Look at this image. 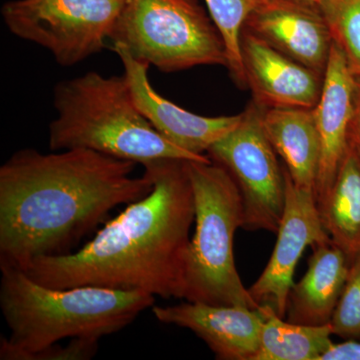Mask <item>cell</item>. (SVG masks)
<instances>
[{
    "mask_svg": "<svg viewBox=\"0 0 360 360\" xmlns=\"http://www.w3.org/2000/svg\"><path fill=\"white\" fill-rule=\"evenodd\" d=\"M137 163L85 148L21 149L0 167V269L71 253L116 206L146 198L153 180Z\"/></svg>",
    "mask_w": 360,
    "mask_h": 360,
    "instance_id": "obj_1",
    "label": "cell"
},
{
    "mask_svg": "<svg viewBox=\"0 0 360 360\" xmlns=\"http://www.w3.org/2000/svg\"><path fill=\"white\" fill-rule=\"evenodd\" d=\"M187 161L161 160L143 165L153 180L148 195L127 205L84 248L37 258L22 271L56 290L99 286L182 300L195 219Z\"/></svg>",
    "mask_w": 360,
    "mask_h": 360,
    "instance_id": "obj_2",
    "label": "cell"
},
{
    "mask_svg": "<svg viewBox=\"0 0 360 360\" xmlns=\"http://www.w3.org/2000/svg\"><path fill=\"white\" fill-rule=\"evenodd\" d=\"M0 309L11 330L1 338L0 359L13 352H37L65 338L101 340L127 328L155 296L99 286L56 290L22 270L0 269Z\"/></svg>",
    "mask_w": 360,
    "mask_h": 360,
    "instance_id": "obj_3",
    "label": "cell"
},
{
    "mask_svg": "<svg viewBox=\"0 0 360 360\" xmlns=\"http://www.w3.org/2000/svg\"><path fill=\"white\" fill-rule=\"evenodd\" d=\"M58 117L49 124L52 151L85 148L142 165L161 160L210 161L168 141L135 105L124 75L96 71L56 84Z\"/></svg>",
    "mask_w": 360,
    "mask_h": 360,
    "instance_id": "obj_4",
    "label": "cell"
},
{
    "mask_svg": "<svg viewBox=\"0 0 360 360\" xmlns=\"http://www.w3.org/2000/svg\"><path fill=\"white\" fill-rule=\"evenodd\" d=\"M195 205V231L187 252L184 298L217 307L258 309L239 276L234 234L243 227V200L231 175L214 161L186 162Z\"/></svg>",
    "mask_w": 360,
    "mask_h": 360,
    "instance_id": "obj_5",
    "label": "cell"
},
{
    "mask_svg": "<svg viewBox=\"0 0 360 360\" xmlns=\"http://www.w3.org/2000/svg\"><path fill=\"white\" fill-rule=\"evenodd\" d=\"M110 40L162 72L227 68L224 39L198 0H127Z\"/></svg>",
    "mask_w": 360,
    "mask_h": 360,
    "instance_id": "obj_6",
    "label": "cell"
},
{
    "mask_svg": "<svg viewBox=\"0 0 360 360\" xmlns=\"http://www.w3.org/2000/svg\"><path fill=\"white\" fill-rule=\"evenodd\" d=\"M127 0H11L1 8L9 32L47 49L70 68L111 39Z\"/></svg>",
    "mask_w": 360,
    "mask_h": 360,
    "instance_id": "obj_7",
    "label": "cell"
},
{
    "mask_svg": "<svg viewBox=\"0 0 360 360\" xmlns=\"http://www.w3.org/2000/svg\"><path fill=\"white\" fill-rule=\"evenodd\" d=\"M255 101L238 124L215 142L206 155L231 175L243 200L245 231L276 233L285 205V176L262 123Z\"/></svg>",
    "mask_w": 360,
    "mask_h": 360,
    "instance_id": "obj_8",
    "label": "cell"
},
{
    "mask_svg": "<svg viewBox=\"0 0 360 360\" xmlns=\"http://www.w3.org/2000/svg\"><path fill=\"white\" fill-rule=\"evenodd\" d=\"M283 170L285 205L276 246L264 272L248 291L258 304L269 305L285 319L293 274L303 251L330 238L322 224L314 191L296 186L284 167Z\"/></svg>",
    "mask_w": 360,
    "mask_h": 360,
    "instance_id": "obj_9",
    "label": "cell"
},
{
    "mask_svg": "<svg viewBox=\"0 0 360 360\" xmlns=\"http://www.w3.org/2000/svg\"><path fill=\"white\" fill-rule=\"evenodd\" d=\"M122 60L135 105L149 123L168 141L195 155H206L215 142L231 132L241 120V113L206 117L176 105L151 86L148 63L134 58L122 44H112Z\"/></svg>",
    "mask_w": 360,
    "mask_h": 360,
    "instance_id": "obj_10",
    "label": "cell"
},
{
    "mask_svg": "<svg viewBox=\"0 0 360 360\" xmlns=\"http://www.w3.org/2000/svg\"><path fill=\"white\" fill-rule=\"evenodd\" d=\"M243 30L324 77L333 40L319 4L264 0L248 16Z\"/></svg>",
    "mask_w": 360,
    "mask_h": 360,
    "instance_id": "obj_11",
    "label": "cell"
},
{
    "mask_svg": "<svg viewBox=\"0 0 360 360\" xmlns=\"http://www.w3.org/2000/svg\"><path fill=\"white\" fill-rule=\"evenodd\" d=\"M241 58L246 86L262 108L312 110L321 96L324 77L300 65L243 30Z\"/></svg>",
    "mask_w": 360,
    "mask_h": 360,
    "instance_id": "obj_12",
    "label": "cell"
},
{
    "mask_svg": "<svg viewBox=\"0 0 360 360\" xmlns=\"http://www.w3.org/2000/svg\"><path fill=\"white\" fill-rule=\"evenodd\" d=\"M161 323L189 329L219 360H253L259 347L264 315L259 309L182 302L153 307Z\"/></svg>",
    "mask_w": 360,
    "mask_h": 360,
    "instance_id": "obj_13",
    "label": "cell"
},
{
    "mask_svg": "<svg viewBox=\"0 0 360 360\" xmlns=\"http://www.w3.org/2000/svg\"><path fill=\"white\" fill-rule=\"evenodd\" d=\"M355 86L356 77L348 68L343 52L333 42L321 96L312 110L321 144V160L314 188L317 205L330 191L347 151L354 115Z\"/></svg>",
    "mask_w": 360,
    "mask_h": 360,
    "instance_id": "obj_14",
    "label": "cell"
},
{
    "mask_svg": "<svg viewBox=\"0 0 360 360\" xmlns=\"http://www.w3.org/2000/svg\"><path fill=\"white\" fill-rule=\"evenodd\" d=\"M350 264L347 253L331 239L314 245L307 272L288 295L286 321L304 326L330 323Z\"/></svg>",
    "mask_w": 360,
    "mask_h": 360,
    "instance_id": "obj_15",
    "label": "cell"
},
{
    "mask_svg": "<svg viewBox=\"0 0 360 360\" xmlns=\"http://www.w3.org/2000/svg\"><path fill=\"white\" fill-rule=\"evenodd\" d=\"M312 110L262 108V123L293 184L314 193L321 144Z\"/></svg>",
    "mask_w": 360,
    "mask_h": 360,
    "instance_id": "obj_16",
    "label": "cell"
},
{
    "mask_svg": "<svg viewBox=\"0 0 360 360\" xmlns=\"http://www.w3.org/2000/svg\"><path fill=\"white\" fill-rule=\"evenodd\" d=\"M329 238L350 262L360 255V155L348 141L330 191L317 205Z\"/></svg>",
    "mask_w": 360,
    "mask_h": 360,
    "instance_id": "obj_17",
    "label": "cell"
},
{
    "mask_svg": "<svg viewBox=\"0 0 360 360\" xmlns=\"http://www.w3.org/2000/svg\"><path fill=\"white\" fill-rule=\"evenodd\" d=\"M264 315L259 347L253 360H321L333 347L330 323L304 326L284 321L269 305L258 307Z\"/></svg>",
    "mask_w": 360,
    "mask_h": 360,
    "instance_id": "obj_18",
    "label": "cell"
},
{
    "mask_svg": "<svg viewBox=\"0 0 360 360\" xmlns=\"http://www.w3.org/2000/svg\"><path fill=\"white\" fill-rule=\"evenodd\" d=\"M226 49L227 70L236 84L246 86L240 37L245 21L264 0H205Z\"/></svg>",
    "mask_w": 360,
    "mask_h": 360,
    "instance_id": "obj_19",
    "label": "cell"
},
{
    "mask_svg": "<svg viewBox=\"0 0 360 360\" xmlns=\"http://www.w3.org/2000/svg\"><path fill=\"white\" fill-rule=\"evenodd\" d=\"M319 7L348 68L360 77V0H321Z\"/></svg>",
    "mask_w": 360,
    "mask_h": 360,
    "instance_id": "obj_20",
    "label": "cell"
},
{
    "mask_svg": "<svg viewBox=\"0 0 360 360\" xmlns=\"http://www.w3.org/2000/svg\"><path fill=\"white\" fill-rule=\"evenodd\" d=\"M330 326L333 335L345 340L360 341V255L352 260Z\"/></svg>",
    "mask_w": 360,
    "mask_h": 360,
    "instance_id": "obj_21",
    "label": "cell"
},
{
    "mask_svg": "<svg viewBox=\"0 0 360 360\" xmlns=\"http://www.w3.org/2000/svg\"><path fill=\"white\" fill-rule=\"evenodd\" d=\"M99 340L96 338H70L65 345L58 342L30 352H13L4 360H89L98 352Z\"/></svg>",
    "mask_w": 360,
    "mask_h": 360,
    "instance_id": "obj_22",
    "label": "cell"
},
{
    "mask_svg": "<svg viewBox=\"0 0 360 360\" xmlns=\"http://www.w3.org/2000/svg\"><path fill=\"white\" fill-rule=\"evenodd\" d=\"M321 360H360V341L345 340L333 343Z\"/></svg>",
    "mask_w": 360,
    "mask_h": 360,
    "instance_id": "obj_23",
    "label": "cell"
},
{
    "mask_svg": "<svg viewBox=\"0 0 360 360\" xmlns=\"http://www.w3.org/2000/svg\"><path fill=\"white\" fill-rule=\"evenodd\" d=\"M348 141L356 149L360 155V77H356L354 115H352V123H350Z\"/></svg>",
    "mask_w": 360,
    "mask_h": 360,
    "instance_id": "obj_24",
    "label": "cell"
},
{
    "mask_svg": "<svg viewBox=\"0 0 360 360\" xmlns=\"http://www.w3.org/2000/svg\"><path fill=\"white\" fill-rule=\"evenodd\" d=\"M302 1L311 2V4H319V1H321V0H302Z\"/></svg>",
    "mask_w": 360,
    "mask_h": 360,
    "instance_id": "obj_25",
    "label": "cell"
}]
</instances>
